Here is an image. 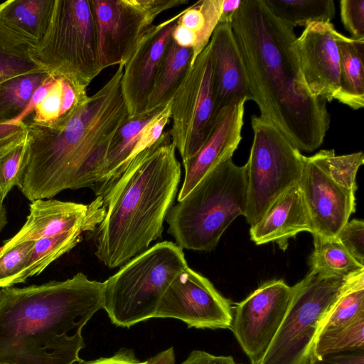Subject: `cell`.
<instances>
[{
  "label": "cell",
  "mask_w": 364,
  "mask_h": 364,
  "mask_svg": "<svg viewBox=\"0 0 364 364\" xmlns=\"http://www.w3.org/2000/svg\"><path fill=\"white\" fill-rule=\"evenodd\" d=\"M230 26L260 117L299 151L317 149L331 116L326 101L314 97L305 83L294 28L276 17L263 0H242Z\"/></svg>",
  "instance_id": "cell-1"
},
{
  "label": "cell",
  "mask_w": 364,
  "mask_h": 364,
  "mask_svg": "<svg viewBox=\"0 0 364 364\" xmlns=\"http://www.w3.org/2000/svg\"><path fill=\"white\" fill-rule=\"evenodd\" d=\"M124 65L63 126L23 124L26 141L17 183L31 202L100 182L111 141L129 118L122 91Z\"/></svg>",
  "instance_id": "cell-2"
},
{
  "label": "cell",
  "mask_w": 364,
  "mask_h": 364,
  "mask_svg": "<svg viewBox=\"0 0 364 364\" xmlns=\"http://www.w3.org/2000/svg\"><path fill=\"white\" fill-rule=\"evenodd\" d=\"M103 282L65 281L0 290V364L81 363L82 330L103 309Z\"/></svg>",
  "instance_id": "cell-3"
},
{
  "label": "cell",
  "mask_w": 364,
  "mask_h": 364,
  "mask_svg": "<svg viewBox=\"0 0 364 364\" xmlns=\"http://www.w3.org/2000/svg\"><path fill=\"white\" fill-rule=\"evenodd\" d=\"M168 132L136 155L103 197L105 215L96 229L95 256L122 266L161 237L181 176Z\"/></svg>",
  "instance_id": "cell-4"
},
{
  "label": "cell",
  "mask_w": 364,
  "mask_h": 364,
  "mask_svg": "<svg viewBox=\"0 0 364 364\" xmlns=\"http://www.w3.org/2000/svg\"><path fill=\"white\" fill-rule=\"evenodd\" d=\"M247 202L245 165L239 166L229 159L171 208L167 232L181 249L212 250L231 223L245 216Z\"/></svg>",
  "instance_id": "cell-5"
},
{
  "label": "cell",
  "mask_w": 364,
  "mask_h": 364,
  "mask_svg": "<svg viewBox=\"0 0 364 364\" xmlns=\"http://www.w3.org/2000/svg\"><path fill=\"white\" fill-rule=\"evenodd\" d=\"M187 266L183 249L176 243L154 244L103 282V309L120 327L154 318L166 289Z\"/></svg>",
  "instance_id": "cell-6"
},
{
  "label": "cell",
  "mask_w": 364,
  "mask_h": 364,
  "mask_svg": "<svg viewBox=\"0 0 364 364\" xmlns=\"http://www.w3.org/2000/svg\"><path fill=\"white\" fill-rule=\"evenodd\" d=\"M358 273L340 275L311 269L293 286L286 314L259 364L317 363L314 348L321 324Z\"/></svg>",
  "instance_id": "cell-7"
},
{
  "label": "cell",
  "mask_w": 364,
  "mask_h": 364,
  "mask_svg": "<svg viewBox=\"0 0 364 364\" xmlns=\"http://www.w3.org/2000/svg\"><path fill=\"white\" fill-rule=\"evenodd\" d=\"M32 55L48 74L87 87L102 71L90 1L55 0L47 29Z\"/></svg>",
  "instance_id": "cell-8"
},
{
  "label": "cell",
  "mask_w": 364,
  "mask_h": 364,
  "mask_svg": "<svg viewBox=\"0 0 364 364\" xmlns=\"http://www.w3.org/2000/svg\"><path fill=\"white\" fill-rule=\"evenodd\" d=\"M253 141L246 163L247 223L255 225L282 193L301 180L304 157L274 126L253 115Z\"/></svg>",
  "instance_id": "cell-9"
},
{
  "label": "cell",
  "mask_w": 364,
  "mask_h": 364,
  "mask_svg": "<svg viewBox=\"0 0 364 364\" xmlns=\"http://www.w3.org/2000/svg\"><path fill=\"white\" fill-rule=\"evenodd\" d=\"M213 61L208 44L197 56L171 100V142L183 164L200 149L217 119Z\"/></svg>",
  "instance_id": "cell-10"
},
{
  "label": "cell",
  "mask_w": 364,
  "mask_h": 364,
  "mask_svg": "<svg viewBox=\"0 0 364 364\" xmlns=\"http://www.w3.org/2000/svg\"><path fill=\"white\" fill-rule=\"evenodd\" d=\"M100 67L125 65L139 41L163 11L188 0H89Z\"/></svg>",
  "instance_id": "cell-11"
},
{
  "label": "cell",
  "mask_w": 364,
  "mask_h": 364,
  "mask_svg": "<svg viewBox=\"0 0 364 364\" xmlns=\"http://www.w3.org/2000/svg\"><path fill=\"white\" fill-rule=\"evenodd\" d=\"M292 287L266 282L237 304L230 328L251 364H259L287 310Z\"/></svg>",
  "instance_id": "cell-12"
},
{
  "label": "cell",
  "mask_w": 364,
  "mask_h": 364,
  "mask_svg": "<svg viewBox=\"0 0 364 364\" xmlns=\"http://www.w3.org/2000/svg\"><path fill=\"white\" fill-rule=\"evenodd\" d=\"M154 318H171L188 328H230L233 313L230 301L208 279L187 266L171 282Z\"/></svg>",
  "instance_id": "cell-13"
},
{
  "label": "cell",
  "mask_w": 364,
  "mask_h": 364,
  "mask_svg": "<svg viewBox=\"0 0 364 364\" xmlns=\"http://www.w3.org/2000/svg\"><path fill=\"white\" fill-rule=\"evenodd\" d=\"M338 33L330 23L314 22L295 41L303 77L316 97L331 102L340 91Z\"/></svg>",
  "instance_id": "cell-14"
},
{
  "label": "cell",
  "mask_w": 364,
  "mask_h": 364,
  "mask_svg": "<svg viewBox=\"0 0 364 364\" xmlns=\"http://www.w3.org/2000/svg\"><path fill=\"white\" fill-rule=\"evenodd\" d=\"M105 211L102 196H97L87 205L51 198L33 200L23 227L13 237L4 241L1 247L10 248L76 228L84 232H92L103 220Z\"/></svg>",
  "instance_id": "cell-15"
},
{
  "label": "cell",
  "mask_w": 364,
  "mask_h": 364,
  "mask_svg": "<svg viewBox=\"0 0 364 364\" xmlns=\"http://www.w3.org/2000/svg\"><path fill=\"white\" fill-rule=\"evenodd\" d=\"M313 232L336 237L355 211V193L332 181L309 157H304L300 180Z\"/></svg>",
  "instance_id": "cell-16"
},
{
  "label": "cell",
  "mask_w": 364,
  "mask_h": 364,
  "mask_svg": "<svg viewBox=\"0 0 364 364\" xmlns=\"http://www.w3.org/2000/svg\"><path fill=\"white\" fill-rule=\"evenodd\" d=\"M180 15L181 12L153 25L124 66L122 91L129 117L145 111L158 68Z\"/></svg>",
  "instance_id": "cell-17"
},
{
  "label": "cell",
  "mask_w": 364,
  "mask_h": 364,
  "mask_svg": "<svg viewBox=\"0 0 364 364\" xmlns=\"http://www.w3.org/2000/svg\"><path fill=\"white\" fill-rule=\"evenodd\" d=\"M245 102L242 100L233 102L218 114L206 142L183 164L185 175L178 201L184 198L211 170L232 159L242 139Z\"/></svg>",
  "instance_id": "cell-18"
},
{
  "label": "cell",
  "mask_w": 364,
  "mask_h": 364,
  "mask_svg": "<svg viewBox=\"0 0 364 364\" xmlns=\"http://www.w3.org/2000/svg\"><path fill=\"white\" fill-rule=\"evenodd\" d=\"M217 114L233 102L252 100L242 60L230 24L219 23L210 40Z\"/></svg>",
  "instance_id": "cell-19"
},
{
  "label": "cell",
  "mask_w": 364,
  "mask_h": 364,
  "mask_svg": "<svg viewBox=\"0 0 364 364\" xmlns=\"http://www.w3.org/2000/svg\"><path fill=\"white\" fill-rule=\"evenodd\" d=\"M301 232L312 234L313 228L299 183L274 200L262 218L250 227V235L256 245L276 242L285 251L289 240Z\"/></svg>",
  "instance_id": "cell-20"
},
{
  "label": "cell",
  "mask_w": 364,
  "mask_h": 364,
  "mask_svg": "<svg viewBox=\"0 0 364 364\" xmlns=\"http://www.w3.org/2000/svg\"><path fill=\"white\" fill-rule=\"evenodd\" d=\"M33 96V109L22 124L50 128L64 125L89 98L87 87L49 74Z\"/></svg>",
  "instance_id": "cell-21"
},
{
  "label": "cell",
  "mask_w": 364,
  "mask_h": 364,
  "mask_svg": "<svg viewBox=\"0 0 364 364\" xmlns=\"http://www.w3.org/2000/svg\"><path fill=\"white\" fill-rule=\"evenodd\" d=\"M223 0H200L181 11L172 32V40L193 51L192 65L208 44L219 23Z\"/></svg>",
  "instance_id": "cell-22"
},
{
  "label": "cell",
  "mask_w": 364,
  "mask_h": 364,
  "mask_svg": "<svg viewBox=\"0 0 364 364\" xmlns=\"http://www.w3.org/2000/svg\"><path fill=\"white\" fill-rule=\"evenodd\" d=\"M193 51L171 38L158 68L144 112L159 109L171 102L192 65Z\"/></svg>",
  "instance_id": "cell-23"
},
{
  "label": "cell",
  "mask_w": 364,
  "mask_h": 364,
  "mask_svg": "<svg viewBox=\"0 0 364 364\" xmlns=\"http://www.w3.org/2000/svg\"><path fill=\"white\" fill-rule=\"evenodd\" d=\"M340 91L337 100L353 109L364 106V39L338 33Z\"/></svg>",
  "instance_id": "cell-24"
},
{
  "label": "cell",
  "mask_w": 364,
  "mask_h": 364,
  "mask_svg": "<svg viewBox=\"0 0 364 364\" xmlns=\"http://www.w3.org/2000/svg\"><path fill=\"white\" fill-rule=\"evenodd\" d=\"M36 43L0 18V83L20 75L45 71L32 55Z\"/></svg>",
  "instance_id": "cell-25"
},
{
  "label": "cell",
  "mask_w": 364,
  "mask_h": 364,
  "mask_svg": "<svg viewBox=\"0 0 364 364\" xmlns=\"http://www.w3.org/2000/svg\"><path fill=\"white\" fill-rule=\"evenodd\" d=\"M55 0H9L0 4V18L36 42L48 26Z\"/></svg>",
  "instance_id": "cell-26"
},
{
  "label": "cell",
  "mask_w": 364,
  "mask_h": 364,
  "mask_svg": "<svg viewBox=\"0 0 364 364\" xmlns=\"http://www.w3.org/2000/svg\"><path fill=\"white\" fill-rule=\"evenodd\" d=\"M280 21L292 27L330 23L336 9L333 0H263Z\"/></svg>",
  "instance_id": "cell-27"
},
{
  "label": "cell",
  "mask_w": 364,
  "mask_h": 364,
  "mask_svg": "<svg viewBox=\"0 0 364 364\" xmlns=\"http://www.w3.org/2000/svg\"><path fill=\"white\" fill-rule=\"evenodd\" d=\"M84 231L76 228L34 241L22 272L21 281L41 274L49 264L75 247Z\"/></svg>",
  "instance_id": "cell-28"
},
{
  "label": "cell",
  "mask_w": 364,
  "mask_h": 364,
  "mask_svg": "<svg viewBox=\"0 0 364 364\" xmlns=\"http://www.w3.org/2000/svg\"><path fill=\"white\" fill-rule=\"evenodd\" d=\"M314 249L309 258L311 269L350 275L364 270L336 237L312 235Z\"/></svg>",
  "instance_id": "cell-29"
},
{
  "label": "cell",
  "mask_w": 364,
  "mask_h": 364,
  "mask_svg": "<svg viewBox=\"0 0 364 364\" xmlns=\"http://www.w3.org/2000/svg\"><path fill=\"white\" fill-rule=\"evenodd\" d=\"M48 75L42 71L0 83V126L14 120L25 110L34 91Z\"/></svg>",
  "instance_id": "cell-30"
},
{
  "label": "cell",
  "mask_w": 364,
  "mask_h": 364,
  "mask_svg": "<svg viewBox=\"0 0 364 364\" xmlns=\"http://www.w3.org/2000/svg\"><path fill=\"white\" fill-rule=\"evenodd\" d=\"M364 314L350 322L324 331L317 338L314 356L316 363L336 353L364 350Z\"/></svg>",
  "instance_id": "cell-31"
},
{
  "label": "cell",
  "mask_w": 364,
  "mask_h": 364,
  "mask_svg": "<svg viewBox=\"0 0 364 364\" xmlns=\"http://www.w3.org/2000/svg\"><path fill=\"white\" fill-rule=\"evenodd\" d=\"M364 314V270L358 273L324 318L318 336Z\"/></svg>",
  "instance_id": "cell-32"
},
{
  "label": "cell",
  "mask_w": 364,
  "mask_h": 364,
  "mask_svg": "<svg viewBox=\"0 0 364 364\" xmlns=\"http://www.w3.org/2000/svg\"><path fill=\"white\" fill-rule=\"evenodd\" d=\"M310 158L332 181L347 190L355 192L356 174L364 164L363 151L336 156L333 149L320 150Z\"/></svg>",
  "instance_id": "cell-33"
},
{
  "label": "cell",
  "mask_w": 364,
  "mask_h": 364,
  "mask_svg": "<svg viewBox=\"0 0 364 364\" xmlns=\"http://www.w3.org/2000/svg\"><path fill=\"white\" fill-rule=\"evenodd\" d=\"M23 125V124H22ZM26 141V129H21L11 139L0 145V202L17 185Z\"/></svg>",
  "instance_id": "cell-34"
},
{
  "label": "cell",
  "mask_w": 364,
  "mask_h": 364,
  "mask_svg": "<svg viewBox=\"0 0 364 364\" xmlns=\"http://www.w3.org/2000/svg\"><path fill=\"white\" fill-rule=\"evenodd\" d=\"M34 241L10 248L0 247V288L21 283V277Z\"/></svg>",
  "instance_id": "cell-35"
},
{
  "label": "cell",
  "mask_w": 364,
  "mask_h": 364,
  "mask_svg": "<svg viewBox=\"0 0 364 364\" xmlns=\"http://www.w3.org/2000/svg\"><path fill=\"white\" fill-rule=\"evenodd\" d=\"M336 237L351 256L364 266V222L353 219L348 221Z\"/></svg>",
  "instance_id": "cell-36"
},
{
  "label": "cell",
  "mask_w": 364,
  "mask_h": 364,
  "mask_svg": "<svg viewBox=\"0 0 364 364\" xmlns=\"http://www.w3.org/2000/svg\"><path fill=\"white\" fill-rule=\"evenodd\" d=\"M341 21L353 39H364V0H341Z\"/></svg>",
  "instance_id": "cell-37"
},
{
  "label": "cell",
  "mask_w": 364,
  "mask_h": 364,
  "mask_svg": "<svg viewBox=\"0 0 364 364\" xmlns=\"http://www.w3.org/2000/svg\"><path fill=\"white\" fill-rule=\"evenodd\" d=\"M181 364H240L231 355H215L203 350H193Z\"/></svg>",
  "instance_id": "cell-38"
},
{
  "label": "cell",
  "mask_w": 364,
  "mask_h": 364,
  "mask_svg": "<svg viewBox=\"0 0 364 364\" xmlns=\"http://www.w3.org/2000/svg\"><path fill=\"white\" fill-rule=\"evenodd\" d=\"M78 364H146V362L138 360L132 350L121 348L112 356L90 361H82Z\"/></svg>",
  "instance_id": "cell-39"
},
{
  "label": "cell",
  "mask_w": 364,
  "mask_h": 364,
  "mask_svg": "<svg viewBox=\"0 0 364 364\" xmlns=\"http://www.w3.org/2000/svg\"><path fill=\"white\" fill-rule=\"evenodd\" d=\"M320 363L327 364H364L363 350L333 354L323 358Z\"/></svg>",
  "instance_id": "cell-40"
},
{
  "label": "cell",
  "mask_w": 364,
  "mask_h": 364,
  "mask_svg": "<svg viewBox=\"0 0 364 364\" xmlns=\"http://www.w3.org/2000/svg\"><path fill=\"white\" fill-rule=\"evenodd\" d=\"M242 0H223L219 23L230 24Z\"/></svg>",
  "instance_id": "cell-41"
},
{
  "label": "cell",
  "mask_w": 364,
  "mask_h": 364,
  "mask_svg": "<svg viewBox=\"0 0 364 364\" xmlns=\"http://www.w3.org/2000/svg\"><path fill=\"white\" fill-rule=\"evenodd\" d=\"M7 224L6 210L3 203L0 202V232Z\"/></svg>",
  "instance_id": "cell-42"
},
{
  "label": "cell",
  "mask_w": 364,
  "mask_h": 364,
  "mask_svg": "<svg viewBox=\"0 0 364 364\" xmlns=\"http://www.w3.org/2000/svg\"><path fill=\"white\" fill-rule=\"evenodd\" d=\"M315 364H318V363H315Z\"/></svg>",
  "instance_id": "cell-43"
}]
</instances>
